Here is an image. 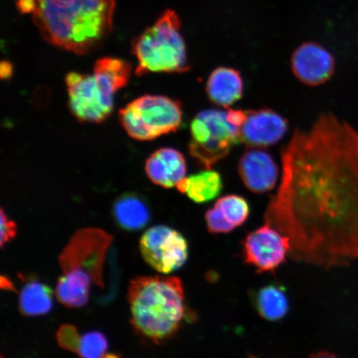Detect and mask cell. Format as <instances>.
<instances>
[{
    "mask_svg": "<svg viewBox=\"0 0 358 358\" xmlns=\"http://www.w3.org/2000/svg\"><path fill=\"white\" fill-rule=\"evenodd\" d=\"M265 223L290 240L289 258L324 268L358 259V131L331 113L295 129L281 152Z\"/></svg>",
    "mask_w": 358,
    "mask_h": 358,
    "instance_id": "cell-1",
    "label": "cell"
},
{
    "mask_svg": "<svg viewBox=\"0 0 358 358\" xmlns=\"http://www.w3.org/2000/svg\"><path fill=\"white\" fill-rule=\"evenodd\" d=\"M52 46L83 55L95 50L113 26L115 0H17Z\"/></svg>",
    "mask_w": 358,
    "mask_h": 358,
    "instance_id": "cell-2",
    "label": "cell"
},
{
    "mask_svg": "<svg viewBox=\"0 0 358 358\" xmlns=\"http://www.w3.org/2000/svg\"><path fill=\"white\" fill-rule=\"evenodd\" d=\"M128 302L134 331L155 344L172 338L192 319L178 277H136L129 283Z\"/></svg>",
    "mask_w": 358,
    "mask_h": 358,
    "instance_id": "cell-3",
    "label": "cell"
},
{
    "mask_svg": "<svg viewBox=\"0 0 358 358\" xmlns=\"http://www.w3.org/2000/svg\"><path fill=\"white\" fill-rule=\"evenodd\" d=\"M112 236L99 228L76 232L60 255L62 274L57 280L56 296L69 308H82L88 303L92 284L104 287L103 267Z\"/></svg>",
    "mask_w": 358,
    "mask_h": 358,
    "instance_id": "cell-4",
    "label": "cell"
},
{
    "mask_svg": "<svg viewBox=\"0 0 358 358\" xmlns=\"http://www.w3.org/2000/svg\"><path fill=\"white\" fill-rule=\"evenodd\" d=\"M93 70L92 75H66L69 107L80 122L101 123L113 110L115 94L127 86L131 66L119 58L103 57L95 62Z\"/></svg>",
    "mask_w": 358,
    "mask_h": 358,
    "instance_id": "cell-5",
    "label": "cell"
},
{
    "mask_svg": "<svg viewBox=\"0 0 358 358\" xmlns=\"http://www.w3.org/2000/svg\"><path fill=\"white\" fill-rule=\"evenodd\" d=\"M138 77L150 73H182L190 70L181 21L176 12L164 11L155 24L132 41Z\"/></svg>",
    "mask_w": 358,
    "mask_h": 358,
    "instance_id": "cell-6",
    "label": "cell"
},
{
    "mask_svg": "<svg viewBox=\"0 0 358 358\" xmlns=\"http://www.w3.org/2000/svg\"><path fill=\"white\" fill-rule=\"evenodd\" d=\"M119 120L134 140L153 141L178 131L182 122V105L169 96L145 95L120 110Z\"/></svg>",
    "mask_w": 358,
    "mask_h": 358,
    "instance_id": "cell-7",
    "label": "cell"
},
{
    "mask_svg": "<svg viewBox=\"0 0 358 358\" xmlns=\"http://www.w3.org/2000/svg\"><path fill=\"white\" fill-rule=\"evenodd\" d=\"M189 154L201 166L211 169L241 142V129L227 119V111L199 112L190 124Z\"/></svg>",
    "mask_w": 358,
    "mask_h": 358,
    "instance_id": "cell-8",
    "label": "cell"
},
{
    "mask_svg": "<svg viewBox=\"0 0 358 358\" xmlns=\"http://www.w3.org/2000/svg\"><path fill=\"white\" fill-rule=\"evenodd\" d=\"M143 259L155 271L168 275L185 265L189 259V243L181 232L172 227L157 225L141 236Z\"/></svg>",
    "mask_w": 358,
    "mask_h": 358,
    "instance_id": "cell-9",
    "label": "cell"
},
{
    "mask_svg": "<svg viewBox=\"0 0 358 358\" xmlns=\"http://www.w3.org/2000/svg\"><path fill=\"white\" fill-rule=\"evenodd\" d=\"M290 240L265 223L250 231L243 241V261L256 268L258 274L275 272L289 257Z\"/></svg>",
    "mask_w": 358,
    "mask_h": 358,
    "instance_id": "cell-10",
    "label": "cell"
},
{
    "mask_svg": "<svg viewBox=\"0 0 358 358\" xmlns=\"http://www.w3.org/2000/svg\"><path fill=\"white\" fill-rule=\"evenodd\" d=\"M288 129V120L278 112L268 108L246 110L241 140L250 148L266 149L279 143Z\"/></svg>",
    "mask_w": 358,
    "mask_h": 358,
    "instance_id": "cell-11",
    "label": "cell"
},
{
    "mask_svg": "<svg viewBox=\"0 0 358 358\" xmlns=\"http://www.w3.org/2000/svg\"><path fill=\"white\" fill-rule=\"evenodd\" d=\"M291 69L299 82L307 86L317 87L333 77L335 59L330 52L319 43H304L294 52Z\"/></svg>",
    "mask_w": 358,
    "mask_h": 358,
    "instance_id": "cell-12",
    "label": "cell"
},
{
    "mask_svg": "<svg viewBox=\"0 0 358 358\" xmlns=\"http://www.w3.org/2000/svg\"><path fill=\"white\" fill-rule=\"evenodd\" d=\"M238 173L246 189L257 194L274 189L280 173L274 158L266 150L256 148L241 155Z\"/></svg>",
    "mask_w": 358,
    "mask_h": 358,
    "instance_id": "cell-13",
    "label": "cell"
},
{
    "mask_svg": "<svg viewBox=\"0 0 358 358\" xmlns=\"http://www.w3.org/2000/svg\"><path fill=\"white\" fill-rule=\"evenodd\" d=\"M250 208L243 196L229 194L217 199L205 213L207 229L212 234H227L248 221Z\"/></svg>",
    "mask_w": 358,
    "mask_h": 358,
    "instance_id": "cell-14",
    "label": "cell"
},
{
    "mask_svg": "<svg viewBox=\"0 0 358 358\" xmlns=\"http://www.w3.org/2000/svg\"><path fill=\"white\" fill-rule=\"evenodd\" d=\"M145 171L155 185L171 189L185 178L186 159L181 152L173 148H161L148 158Z\"/></svg>",
    "mask_w": 358,
    "mask_h": 358,
    "instance_id": "cell-15",
    "label": "cell"
},
{
    "mask_svg": "<svg viewBox=\"0 0 358 358\" xmlns=\"http://www.w3.org/2000/svg\"><path fill=\"white\" fill-rule=\"evenodd\" d=\"M206 93L213 104L227 108L243 96L244 80L238 70L219 66L210 74Z\"/></svg>",
    "mask_w": 358,
    "mask_h": 358,
    "instance_id": "cell-16",
    "label": "cell"
},
{
    "mask_svg": "<svg viewBox=\"0 0 358 358\" xmlns=\"http://www.w3.org/2000/svg\"><path fill=\"white\" fill-rule=\"evenodd\" d=\"M252 304L259 317L268 322L285 319L289 311V301L284 285L271 283L252 293Z\"/></svg>",
    "mask_w": 358,
    "mask_h": 358,
    "instance_id": "cell-17",
    "label": "cell"
},
{
    "mask_svg": "<svg viewBox=\"0 0 358 358\" xmlns=\"http://www.w3.org/2000/svg\"><path fill=\"white\" fill-rule=\"evenodd\" d=\"M113 217L117 225L127 231H137L150 222L149 205L140 195L125 194L115 201Z\"/></svg>",
    "mask_w": 358,
    "mask_h": 358,
    "instance_id": "cell-18",
    "label": "cell"
},
{
    "mask_svg": "<svg viewBox=\"0 0 358 358\" xmlns=\"http://www.w3.org/2000/svg\"><path fill=\"white\" fill-rule=\"evenodd\" d=\"M19 308L22 315L36 317L47 315L53 306V290L34 276L22 277Z\"/></svg>",
    "mask_w": 358,
    "mask_h": 358,
    "instance_id": "cell-19",
    "label": "cell"
},
{
    "mask_svg": "<svg viewBox=\"0 0 358 358\" xmlns=\"http://www.w3.org/2000/svg\"><path fill=\"white\" fill-rule=\"evenodd\" d=\"M182 194H187L196 203H206L216 199L223 187L221 174L216 170L206 169L182 179L177 185Z\"/></svg>",
    "mask_w": 358,
    "mask_h": 358,
    "instance_id": "cell-20",
    "label": "cell"
},
{
    "mask_svg": "<svg viewBox=\"0 0 358 358\" xmlns=\"http://www.w3.org/2000/svg\"><path fill=\"white\" fill-rule=\"evenodd\" d=\"M108 350V341L104 334L97 331L85 334L80 337L77 352L80 358H105Z\"/></svg>",
    "mask_w": 358,
    "mask_h": 358,
    "instance_id": "cell-21",
    "label": "cell"
},
{
    "mask_svg": "<svg viewBox=\"0 0 358 358\" xmlns=\"http://www.w3.org/2000/svg\"><path fill=\"white\" fill-rule=\"evenodd\" d=\"M80 336L74 326L64 325L57 333L59 346L71 352H75L78 346Z\"/></svg>",
    "mask_w": 358,
    "mask_h": 358,
    "instance_id": "cell-22",
    "label": "cell"
},
{
    "mask_svg": "<svg viewBox=\"0 0 358 358\" xmlns=\"http://www.w3.org/2000/svg\"><path fill=\"white\" fill-rule=\"evenodd\" d=\"M17 234V226L15 222L8 218L3 209L1 210V236H0V245L3 248L4 245L10 243Z\"/></svg>",
    "mask_w": 358,
    "mask_h": 358,
    "instance_id": "cell-23",
    "label": "cell"
},
{
    "mask_svg": "<svg viewBox=\"0 0 358 358\" xmlns=\"http://www.w3.org/2000/svg\"><path fill=\"white\" fill-rule=\"evenodd\" d=\"M13 73V66L8 62H3L1 64V78H10Z\"/></svg>",
    "mask_w": 358,
    "mask_h": 358,
    "instance_id": "cell-24",
    "label": "cell"
},
{
    "mask_svg": "<svg viewBox=\"0 0 358 358\" xmlns=\"http://www.w3.org/2000/svg\"><path fill=\"white\" fill-rule=\"evenodd\" d=\"M308 358H338L337 356L334 355L332 352H327V351H320L315 353H312V355Z\"/></svg>",
    "mask_w": 358,
    "mask_h": 358,
    "instance_id": "cell-25",
    "label": "cell"
},
{
    "mask_svg": "<svg viewBox=\"0 0 358 358\" xmlns=\"http://www.w3.org/2000/svg\"><path fill=\"white\" fill-rule=\"evenodd\" d=\"M105 358H120L118 355H114V353H107Z\"/></svg>",
    "mask_w": 358,
    "mask_h": 358,
    "instance_id": "cell-26",
    "label": "cell"
},
{
    "mask_svg": "<svg viewBox=\"0 0 358 358\" xmlns=\"http://www.w3.org/2000/svg\"><path fill=\"white\" fill-rule=\"evenodd\" d=\"M1 358H3V357H1Z\"/></svg>",
    "mask_w": 358,
    "mask_h": 358,
    "instance_id": "cell-27",
    "label": "cell"
}]
</instances>
